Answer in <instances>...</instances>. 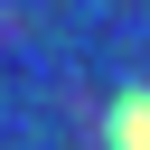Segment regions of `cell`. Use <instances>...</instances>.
<instances>
[{
    "label": "cell",
    "instance_id": "cell-1",
    "mask_svg": "<svg viewBox=\"0 0 150 150\" xmlns=\"http://www.w3.org/2000/svg\"><path fill=\"white\" fill-rule=\"evenodd\" d=\"M103 131H112V150H150V84H122L112 112H103Z\"/></svg>",
    "mask_w": 150,
    "mask_h": 150
}]
</instances>
